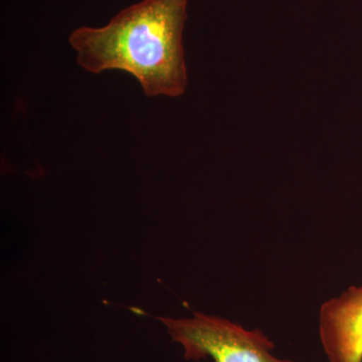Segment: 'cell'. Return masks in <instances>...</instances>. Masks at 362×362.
<instances>
[{"instance_id":"3","label":"cell","mask_w":362,"mask_h":362,"mask_svg":"<svg viewBox=\"0 0 362 362\" xmlns=\"http://www.w3.org/2000/svg\"><path fill=\"white\" fill-rule=\"evenodd\" d=\"M319 337L328 361L362 362V286L321 306Z\"/></svg>"},{"instance_id":"1","label":"cell","mask_w":362,"mask_h":362,"mask_svg":"<svg viewBox=\"0 0 362 362\" xmlns=\"http://www.w3.org/2000/svg\"><path fill=\"white\" fill-rule=\"evenodd\" d=\"M188 0H142L102 28L82 26L69 42L84 70L130 74L148 97L185 94L187 71L182 35Z\"/></svg>"},{"instance_id":"2","label":"cell","mask_w":362,"mask_h":362,"mask_svg":"<svg viewBox=\"0 0 362 362\" xmlns=\"http://www.w3.org/2000/svg\"><path fill=\"white\" fill-rule=\"evenodd\" d=\"M187 361L211 357L214 362H293L272 354L275 344L263 331L246 329L228 319L194 313L192 318L158 317Z\"/></svg>"}]
</instances>
